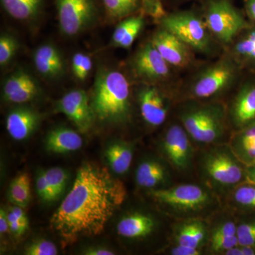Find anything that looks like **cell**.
I'll return each mask as SVG.
<instances>
[{"mask_svg": "<svg viewBox=\"0 0 255 255\" xmlns=\"http://www.w3.org/2000/svg\"><path fill=\"white\" fill-rule=\"evenodd\" d=\"M127 196L123 182L114 178L108 169L84 164L71 190L52 216L50 226L65 243L99 236Z\"/></svg>", "mask_w": 255, "mask_h": 255, "instance_id": "obj_1", "label": "cell"}, {"mask_svg": "<svg viewBox=\"0 0 255 255\" xmlns=\"http://www.w3.org/2000/svg\"><path fill=\"white\" fill-rule=\"evenodd\" d=\"M246 72L226 52L214 59L202 60L181 78L176 90L183 100L224 101L234 91Z\"/></svg>", "mask_w": 255, "mask_h": 255, "instance_id": "obj_2", "label": "cell"}, {"mask_svg": "<svg viewBox=\"0 0 255 255\" xmlns=\"http://www.w3.org/2000/svg\"><path fill=\"white\" fill-rule=\"evenodd\" d=\"M173 116L201 147L228 142L232 134L224 101H179Z\"/></svg>", "mask_w": 255, "mask_h": 255, "instance_id": "obj_3", "label": "cell"}, {"mask_svg": "<svg viewBox=\"0 0 255 255\" xmlns=\"http://www.w3.org/2000/svg\"><path fill=\"white\" fill-rule=\"evenodd\" d=\"M147 195L174 221L210 219L223 209L221 198L201 182L174 184Z\"/></svg>", "mask_w": 255, "mask_h": 255, "instance_id": "obj_4", "label": "cell"}, {"mask_svg": "<svg viewBox=\"0 0 255 255\" xmlns=\"http://www.w3.org/2000/svg\"><path fill=\"white\" fill-rule=\"evenodd\" d=\"M132 92L130 80L123 72L99 69L90 100L95 118L107 123H128L131 118Z\"/></svg>", "mask_w": 255, "mask_h": 255, "instance_id": "obj_5", "label": "cell"}, {"mask_svg": "<svg viewBox=\"0 0 255 255\" xmlns=\"http://www.w3.org/2000/svg\"><path fill=\"white\" fill-rule=\"evenodd\" d=\"M196 153V172L201 184L223 199L234 188L246 182L247 166L229 142L201 147Z\"/></svg>", "mask_w": 255, "mask_h": 255, "instance_id": "obj_6", "label": "cell"}, {"mask_svg": "<svg viewBox=\"0 0 255 255\" xmlns=\"http://www.w3.org/2000/svg\"><path fill=\"white\" fill-rule=\"evenodd\" d=\"M155 23L174 33L196 55L208 60L224 52L208 28L197 4L189 9L167 10Z\"/></svg>", "mask_w": 255, "mask_h": 255, "instance_id": "obj_7", "label": "cell"}, {"mask_svg": "<svg viewBox=\"0 0 255 255\" xmlns=\"http://www.w3.org/2000/svg\"><path fill=\"white\" fill-rule=\"evenodd\" d=\"M197 5L210 31L224 49L251 23L233 0H202Z\"/></svg>", "mask_w": 255, "mask_h": 255, "instance_id": "obj_8", "label": "cell"}, {"mask_svg": "<svg viewBox=\"0 0 255 255\" xmlns=\"http://www.w3.org/2000/svg\"><path fill=\"white\" fill-rule=\"evenodd\" d=\"M129 68L137 83L164 85L177 90L181 79L180 73L167 63L150 39L137 48L130 58Z\"/></svg>", "mask_w": 255, "mask_h": 255, "instance_id": "obj_9", "label": "cell"}, {"mask_svg": "<svg viewBox=\"0 0 255 255\" xmlns=\"http://www.w3.org/2000/svg\"><path fill=\"white\" fill-rule=\"evenodd\" d=\"M174 117V116H173ZM195 144L182 124L173 117L164 129L159 142L162 157L174 173L188 175L196 170Z\"/></svg>", "mask_w": 255, "mask_h": 255, "instance_id": "obj_10", "label": "cell"}, {"mask_svg": "<svg viewBox=\"0 0 255 255\" xmlns=\"http://www.w3.org/2000/svg\"><path fill=\"white\" fill-rule=\"evenodd\" d=\"M135 87V100L144 123L152 128L167 123L177 103L176 88L147 83H137Z\"/></svg>", "mask_w": 255, "mask_h": 255, "instance_id": "obj_11", "label": "cell"}, {"mask_svg": "<svg viewBox=\"0 0 255 255\" xmlns=\"http://www.w3.org/2000/svg\"><path fill=\"white\" fill-rule=\"evenodd\" d=\"M60 31L78 36L91 27L99 16L97 0H54Z\"/></svg>", "mask_w": 255, "mask_h": 255, "instance_id": "obj_12", "label": "cell"}, {"mask_svg": "<svg viewBox=\"0 0 255 255\" xmlns=\"http://www.w3.org/2000/svg\"><path fill=\"white\" fill-rule=\"evenodd\" d=\"M226 103L232 132L255 124V74L246 72Z\"/></svg>", "mask_w": 255, "mask_h": 255, "instance_id": "obj_13", "label": "cell"}, {"mask_svg": "<svg viewBox=\"0 0 255 255\" xmlns=\"http://www.w3.org/2000/svg\"><path fill=\"white\" fill-rule=\"evenodd\" d=\"M150 40L162 58L179 73L190 71L201 62L186 43L161 26H157Z\"/></svg>", "mask_w": 255, "mask_h": 255, "instance_id": "obj_14", "label": "cell"}, {"mask_svg": "<svg viewBox=\"0 0 255 255\" xmlns=\"http://www.w3.org/2000/svg\"><path fill=\"white\" fill-rule=\"evenodd\" d=\"M209 237L206 254L223 255L238 246L237 216L229 210L222 209L209 219Z\"/></svg>", "mask_w": 255, "mask_h": 255, "instance_id": "obj_15", "label": "cell"}, {"mask_svg": "<svg viewBox=\"0 0 255 255\" xmlns=\"http://www.w3.org/2000/svg\"><path fill=\"white\" fill-rule=\"evenodd\" d=\"M55 110L65 114L82 132L91 128L95 119L88 96L82 90L65 94L57 102Z\"/></svg>", "mask_w": 255, "mask_h": 255, "instance_id": "obj_16", "label": "cell"}, {"mask_svg": "<svg viewBox=\"0 0 255 255\" xmlns=\"http://www.w3.org/2000/svg\"><path fill=\"white\" fill-rule=\"evenodd\" d=\"M173 169L163 158H147L138 164L135 172L137 185L146 190L164 189L174 184Z\"/></svg>", "mask_w": 255, "mask_h": 255, "instance_id": "obj_17", "label": "cell"}, {"mask_svg": "<svg viewBox=\"0 0 255 255\" xmlns=\"http://www.w3.org/2000/svg\"><path fill=\"white\" fill-rule=\"evenodd\" d=\"M41 93V87L31 74L18 69L5 79L2 86L3 98L15 105H23L36 100Z\"/></svg>", "mask_w": 255, "mask_h": 255, "instance_id": "obj_18", "label": "cell"}, {"mask_svg": "<svg viewBox=\"0 0 255 255\" xmlns=\"http://www.w3.org/2000/svg\"><path fill=\"white\" fill-rule=\"evenodd\" d=\"M173 224L171 231L172 243L206 251L209 237V219L181 220L174 221Z\"/></svg>", "mask_w": 255, "mask_h": 255, "instance_id": "obj_19", "label": "cell"}, {"mask_svg": "<svg viewBox=\"0 0 255 255\" xmlns=\"http://www.w3.org/2000/svg\"><path fill=\"white\" fill-rule=\"evenodd\" d=\"M247 73L255 74V23H252L224 49Z\"/></svg>", "mask_w": 255, "mask_h": 255, "instance_id": "obj_20", "label": "cell"}, {"mask_svg": "<svg viewBox=\"0 0 255 255\" xmlns=\"http://www.w3.org/2000/svg\"><path fill=\"white\" fill-rule=\"evenodd\" d=\"M158 221L152 215L135 211L124 216L117 225V233L126 239L137 241L153 234Z\"/></svg>", "mask_w": 255, "mask_h": 255, "instance_id": "obj_21", "label": "cell"}, {"mask_svg": "<svg viewBox=\"0 0 255 255\" xmlns=\"http://www.w3.org/2000/svg\"><path fill=\"white\" fill-rule=\"evenodd\" d=\"M35 68L43 78L56 80L61 78L65 71V63L59 49L51 43H44L33 53Z\"/></svg>", "mask_w": 255, "mask_h": 255, "instance_id": "obj_22", "label": "cell"}, {"mask_svg": "<svg viewBox=\"0 0 255 255\" xmlns=\"http://www.w3.org/2000/svg\"><path fill=\"white\" fill-rule=\"evenodd\" d=\"M40 114L27 107H18L8 114L6 128L10 136L15 140L28 138L39 125Z\"/></svg>", "mask_w": 255, "mask_h": 255, "instance_id": "obj_23", "label": "cell"}, {"mask_svg": "<svg viewBox=\"0 0 255 255\" xmlns=\"http://www.w3.org/2000/svg\"><path fill=\"white\" fill-rule=\"evenodd\" d=\"M146 16L137 13L119 21L112 34L111 45L115 48L129 49L141 33L145 24Z\"/></svg>", "mask_w": 255, "mask_h": 255, "instance_id": "obj_24", "label": "cell"}, {"mask_svg": "<svg viewBox=\"0 0 255 255\" xmlns=\"http://www.w3.org/2000/svg\"><path fill=\"white\" fill-rule=\"evenodd\" d=\"M223 199L226 209L236 216L255 214V185L252 183H242Z\"/></svg>", "mask_w": 255, "mask_h": 255, "instance_id": "obj_25", "label": "cell"}, {"mask_svg": "<svg viewBox=\"0 0 255 255\" xmlns=\"http://www.w3.org/2000/svg\"><path fill=\"white\" fill-rule=\"evenodd\" d=\"M5 12L22 22L36 21L43 13L46 0H0Z\"/></svg>", "mask_w": 255, "mask_h": 255, "instance_id": "obj_26", "label": "cell"}, {"mask_svg": "<svg viewBox=\"0 0 255 255\" xmlns=\"http://www.w3.org/2000/svg\"><path fill=\"white\" fill-rule=\"evenodd\" d=\"M83 140L80 134L68 128L50 130L46 138V149L54 153H67L81 148Z\"/></svg>", "mask_w": 255, "mask_h": 255, "instance_id": "obj_27", "label": "cell"}, {"mask_svg": "<svg viewBox=\"0 0 255 255\" xmlns=\"http://www.w3.org/2000/svg\"><path fill=\"white\" fill-rule=\"evenodd\" d=\"M228 142L246 166L255 163V124L233 132Z\"/></svg>", "mask_w": 255, "mask_h": 255, "instance_id": "obj_28", "label": "cell"}, {"mask_svg": "<svg viewBox=\"0 0 255 255\" xmlns=\"http://www.w3.org/2000/svg\"><path fill=\"white\" fill-rule=\"evenodd\" d=\"M133 147L126 142H116L107 147L105 157L114 173H127L133 159Z\"/></svg>", "mask_w": 255, "mask_h": 255, "instance_id": "obj_29", "label": "cell"}, {"mask_svg": "<svg viewBox=\"0 0 255 255\" xmlns=\"http://www.w3.org/2000/svg\"><path fill=\"white\" fill-rule=\"evenodd\" d=\"M101 3L107 16L114 21L142 12L140 0H101Z\"/></svg>", "mask_w": 255, "mask_h": 255, "instance_id": "obj_30", "label": "cell"}, {"mask_svg": "<svg viewBox=\"0 0 255 255\" xmlns=\"http://www.w3.org/2000/svg\"><path fill=\"white\" fill-rule=\"evenodd\" d=\"M9 199L15 206L26 207L31 199V181L27 173L18 174L9 189Z\"/></svg>", "mask_w": 255, "mask_h": 255, "instance_id": "obj_31", "label": "cell"}, {"mask_svg": "<svg viewBox=\"0 0 255 255\" xmlns=\"http://www.w3.org/2000/svg\"><path fill=\"white\" fill-rule=\"evenodd\" d=\"M236 216L238 245L255 248V214Z\"/></svg>", "mask_w": 255, "mask_h": 255, "instance_id": "obj_32", "label": "cell"}, {"mask_svg": "<svg viewBox=\"0 0 255 255\" xmlns=\"http://www.w3.org/2000/svg\"><path fill=\"white\" fill-rule=\"evenodd\" d=\"M19 44L14 35L4 33L0 37V65L1 68L9 65L17 53Z\"/></svg>", "mask_w": 255, "mask_h": 255, "instance_id": "obj_33", "label": "cell"}, {"mask_svg": "<svg viewBox=\"0 0 255 255\" xmlns=\"http://www.w3.org/2000/svg\"><path fill=\"white\" fill-rule=\"evenodd\" d=\"M93 67L92 58L82 52L75 53L72 58V70L75 78L80 82L85 81L90 75Z\"/></svg>", "mask_w": 255, "mask_h": 255, "instance_id": "obj_34", "label": "cell"}, {"mask_svg": "<svg viewBox=\"0 0 255 255\" xmlns=\"http://www.w3.org/2000/svg\"><path fill=\"white\" fill-rule=\"evenodd\" d=\"M47 180L58 199L61 195L68 182V174L60 167H52L45 171Z\"/></svg>", "mask_w": 255, "mask_h": 255, "instance_id": "obj_35", "label": "cell"}, {"mask_svg": "<svg viewBox=\"0 0 255 255\" xmlns=\"http://www.w3.org/2000/svg\"><path fill=\"white\" fill-rule=\"evenodd\" d=\"M58 251L54 243L47 240H40L28 245L25 248L26 255H56Z\"/></svg>", "mask_w": 255, "mask_h": 255, "instance_id": "obj_36", "label": "cell"}, {"mask_svg": "<svg viewBox=\"0 0 255 255\" xmlns=\"http://www.w3.org/2000/svg\"><path fill=\"white\" fill-rule=\"evenodd\" d=\"M142 12L155 21L159 19L167 11L164 5V0H140Z\"/></svg>", "mask_w": 255, "mask_h": 255, "instance_id": "obj_37", "label": "cell"}, {"mask_svg": "<svg viewBox=\"0 0 255 255\" xmlns=\"http://www.w3.org/2000/svg\"><path fill=\"white\" fill-rule=\"evenodd\" d=\"M36 187L37 194L42 201L45 202H52L56 200L57 197L47 180L44 172L38 174L36 179Z\"/></svg>", "mask_w": 255, "mask_h": 255, "instance_id": "obj_38", "label": "cell"}, {"mask_svg": "<svg viewBox=\"0 0 255 255\" xmlns=\"http://www.w3.org/2000/svg\"><path fill=\"white\" fill-rule=\"evenodd\" d=\"M165 253L169 255H201L206 254V251L204 250L173 244V243H171L170 246L166 248Z\"/></svg>", "mask_w": 255, "mask_h": 255, "instance_id": "obj_39", "label": "cell"}, {"mask_svg": "<svg viewBox=\"0 0 255 255\" xmlns=\"http://www.w3.org/2000/svg\"><path fill=\"white\" fill-rule=\"evenodd\" d=\"M223 255H255V248L238 245V246L228 250Z\"/></svg>", "mask_w": 255, "mask_h": 255, "instance_id": "obj_40", "label": "cell"}, {"mask_svg": "<svg viewBox=\"0 0 255 255\" xmlns=\"http://www.w3.org/2000/svg\"><path fill=\"white\" fill-rule=\"evenodd\" d=\"M245 13L251 22L255 23V0H243Z\"/></svg>", "mask_w": 255, "mask_h": 255, "instance_id": "obj_41", "label": "cell"}, {"mask_svg": "<svg viewBox=\"0 0 255 255\" xmlns=\"http://www.w3.org/2000/svg\"><path fill=\"white\" fill-rule=\"evenodd\" d=\"M202 0H164V5H165L166 9L169 10L179 9L182 5L188 4V3L200 2Z\"/></svg>", "mask_w": 255, "mask_h": 255, "instance_id": "obj_42", "label": "cell"}, {"mask_svg": "<svg viewBox=\"0 0 255 255\" xmlns=\"http://www.w3.org/2000/svg\"><path fill=\"white\" fill-rule=\"evenodd\" d=\"M9 231V221L7 219V214L3 209L0 210V233L5 234Z\"/></svg>", "mask_w": 255, "mask_h": 255, "instance_id": "obj_43", "label": "cell"}, {"mask_svg": "<svg viewBox=\"0 0 255 255\" xmlns=\"http://www.w3.org/2000/svg\"><path fill=\"white\" fill-rule=\"evenodd\" d=\"M84 255H114V252L102 248H90L84 252Z\"/></svg>", "mask_w": 255, "mask_h": 255, "instance_id": "obj_44", "label": "cell"}, {"mask_svg": "<svg viewBox=\"0 0 255 255\" xmlns=\"http://www.w3.org/2000/svg\"><path fill=\"white\" fill-rule=\"evenodd\" d=\"M246 182L252 183L255 185V163L247 166Z\"/></svg>", "mask_w": 255, "mask_h": 255, "instance_id": "obj_45", "label": "cell"}]
</instances>
